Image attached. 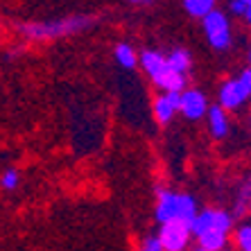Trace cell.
<instances>
[{"label": "cell", "mask_w": 251, "mask_h": 251, "mask_svg": "<svg viewBox=\"0 0 251 251\" xmlns=\"http://www.w3.org/2000/svg\"><path fill=\"white\" fill-rule=\"evenodd\" d=\"M193 251H206V249H201V247H195V249Z\"/></svg>", "instance_id": "23"}, {"label": "cell", "mask_w": 251, "mask_h": 251, "mask_svg": "<svg viewBox=\"0 0 251 251\" xmlns=\"http://www.w3.org/2000/svg\"><path fill=\"white\" fill-rule=\"evenodd\" d=\"M165 59H168V64L172 68L183 73V75H188V70L193 68V57H190V52H188L186 48H175L172 52L165 54Z\"/></svg>", "instance_id": "14"}, {"label": "cell", "mask_w": 251, "mask_h": 251, "mask_svg": "<svg viewBox=\"0 0 251 251\" xmlns=\"http://www.w3.org/2000/svg\"><path fill=\"white\" fill-rule=\"evenodd\" d=\"M138 251H165L163 245H161V238L158 235H145L140 240Z\"/></svg>", "instance_id": "18"}, {"label": "cell", "mask_w": 251, "mask_h": 251, "mask_svg": "<svg viewBox=\"0 0 251 251\" xmlns=\"http://www.w3.org/2000/svg\"><path fill=\"white\" fill-rule=\"evenodd\" d=\"M152 84L156 88H161V91H165V93H181L183 88H186V75L179 73V70H175L172 66L168 64L152 79Z\"/></svg>", "instance_id": "10"}, {"label": "cell", "mask_w": 251, "mask_h": 251, "mask_svg": "<svg viewBox=\"0 0 251 251\" xmlns=\"http://www.w3.org/2000/svg\"><path fill=\"white\" fill-rule=\"evenodd\" d=\"M235 226V215L233 213H228L224 208H204V210H197V215L195 220L190 222V228H193V238H197L199 233H204V231H226L231 233Z\"/></svg>", "instance_id": "4"}, {"label": "cell", "mask_w": 251, "mask_h": 251, "mask_svg": "<svg viewBox=\"0 0 251 251\" xmlns=\"http://www.w3.org/2000/svg\"><path fill=\"white\" fill-rule=\"evenodd\" d=\"M127 2H136V5H140V2H150V0H127Z\"/></svg>", "instance_id": "22"}, {"label": "cell", "mask_w": 251, "mask_h": 251, "mask_svg": "<svg viewBox=\"0 0 251 251\" xmlns=\"http://www.w3.org/2000/svg\"><path fill=\"white\" fill-rule=\"evenodd\" d=\"M249 66H251V46H249Z\"/></svg>", "instance_id": "25"}, {"label": "cell", "mask_w": 251, "mask_h": 251, "mask_svg": "<svg viewBox=\"0 0 251 251\" xmlns=\"http://www.w3.org/2000/svg\"><path fill=\"white\" fill-rule=\"evenodd\" d=\"M21 186V172L16 168H7L2 175H0V188L7 190V193H12L16 188Z\"/></svg>", "instance_id": "17"}, {"label": "cell", "mask_w": 251, "mask_h": 251, "mask_svg": "<svg viewBox=\"0 0 251 251\" xmlns=\"http://www.w3.org/2000/svg\"><path fill=\"white\" fill-rule=\"evenodd\" d=\"M251 98V91L242 84L240 77L235 79H226L217 91V104L224 106L226 111H238L240 106L247 104V100Z\"/></svg>", "instance_id": "6"}, {"label": "cell", "mask_w": 251, "mask_h": 251, "mask_svg": "<svg viewBox=\"0 0 251 251\" xmlns=\"http://www.w3.org/2000/svg\"><path fill=\"white\" fill-rule=\"evenodd\" d=\"M215 5L217 0H183V9L193 18H204L210 9H215Z\"/></svg>", "instance_id": "15"}, {"label": "cell", "mask_w": 251, "mask_h": 251, "mask_svg": "<svg viewBox=\"0 0 251 251\" xmlns=\"http://www.w3.org/2000/svg\"><path fill=\"white\" fill-rule=\"evenodd\" d=\"M197 201L193 195L188 193H175L168 188H161L156 193V206H154V217L158 224L170 222V220H183V222H193L197 215Z\"/></svg>", "instance_id": "2"}, {"label": "cell", "mask_w": 251, "mask_h": 251, "mask_svg": "<svg viewBox=\"0 0 251 251\" xmlns=\"http://www.w3.org/2000/svg\"><path fill=\"white\" fill-rule=\"evenodd\" d=\"M93 25L95 16L75 14V16L54 18V21H34V23L18 25V32L25 41H52V39H61V36L79 34V32L93 27Z\"/></svg>", "instance_id": "1"}, {"label": "cell", "mask_w": 251, "mask_h": 251, "mask_svg": "<svg viewBox=\"0 0 251 251\" xmlns=\"http://www.w3.org/2000/svg\"><path fill=\"white\" fill-rule=\"evenodd\" d=\"M158 238L165 251H186L193 240V228L183 220H170L158 228Z\"/></svg>", "instance_id": "5"}, {"label": "cell", "mask_w": 251, "mask_h": 251, "mask_svg": "<svg viewBox=\"0 0 251 251\" xmlns=\"http://www.w3.org/2000/svg\"><path fill=\"white\" fill-rule=\"evenodd\" d=\"M247 213L251 215V190H249V199H247Z\"/></svg>", "instance_id": "21"}, {"label": "cell", "mask_w": 251, "mask_h": 251, "mask_svg": "<svg viewBox=\"0 0 251 251\" xmlns=\"http://www.w3.org/2000/svg\"><path fill=\"white\" fill-rule=\"evenodd\" d=\"M208 100L199 88H183L179 93V113L188 120H201L208 111Z\"/></svg>", "instance_id": "7"}, {"label": "cell", "mask_w": 251, "mask_h": 251, "mask_svg": "<svg viewBox=\"0 0 251 251\" xmlns=\"http://www.w3.org/2000/svg\"><path fill=\"white\" fill-rule=\"evenodd\" d=\"M113 57H116L118 66L125 70H134L138 66V52L134 50L131 43H118L113 50Z\"/></svg>", "instance_id": "13"}, {"label": "cell", "mask_w": 251, "mask_h": 251, "mask_svg": "<svg viewBox=\"0 0 251 251\" xmlns=\"http://www.w3.org/2000/svg\"><path fill=\"white\" fill-rule=\"evenodd\" d=\"M245 9H247V5L242 0H231V2H228V12L233 14V16H242Z\"/></svg>", "instance_id": "19"}, {"label": "cell", "mask_w": 251, "mask_h": 251, "mask_svg": "<svg viewBox=\"0 0 251 251\" xmlns=\"http://www.w3.org/2000/svg\"><path fill=\"white\" fill-rule=\"evenodd\" d=\"M152 113L158 125H170L179 113V93H161L152 102Z\"/></svg>", "instance_id": "8"}, {"label": "cell", "mask_w": 251, "mask_h": 251, "mask_svg": "<svg viewBox=\"0 0 251 251\" xmlns=\"http://www.w3.org/2000/svg\"><path fill=\"white\" fill-rule=\"evenodd\" d=\"M195 240H197V247H201L206 251H222L228 247V233L226 231H217V228L204 231V233H199Z\"/></svg>", "instance_id": "12"}, {"label": "cell", "mask_w": 251, "mask_h": 251, "mask_svg": "<svg viewBox=\"0 0 251 251\" xmlns=\"http://www.w3.org/2000/svg\"><path fill=\"white\" fill-rule=\"evenodd\" d=\"M206 120H208V131L215 140H224L231 131V120H228V111L220 104L208 106L206 111Z\"/></svg>", "instance_id": "9"}, {"label": "cell", "mask_w": 251, "mask_h": 251, "mask_svg": "<svg viewBox=\"0 0 251 251\" xmlns=\"http://www.w3.org/2000/svg\"><path fill=\"white\" fill-rule=\"evenodd\" d=\"M222 251H231V249H222Z\"/></svg>", "instance_id": "26"}, {"label": "cell", "mask_w": 251, "mask_h": 251, "mask_svg": "<svg viewBox=\"0 0 251 251\" xmlns=\"http://www.w3.org/2000/svg\"><path fill=\"white\" fill-rule=\"evenodd\" d=\"M242 2H245V5H247V7H249V5H251V0H242Z\"/></svg>", "instance_id": "24"}, {"label": "cell", "mask_w": 251, "mask_h": 251, "mask_svg": "<svg viewBox=\"0 0 251 251\" xmlns=\"http://www.w3.org/2000/svg\"><path fill=\"white\" fill-rule=\"evenodd\" d=\"M201 21V27H204V34L208 39L210 48L213 50H228L231 43H233V29H231V21L228 16L222 12V9H210L204 18H199Z\"/></svg>", "instance_id": "3"}, {"label": "cell", "mask_w": 251, "mask_h": 251, "mask_svg": "<svg viewBox=\"0 0 251 251\" xmlns=\"http://www.w3.org/2000/svg\"><path fill=\"white\" fill-rule=\"evenodd\" d=\"M233 242L238 251H251V222L238 224L233 231Z\"/></svg>", "instance_id": "16"}, {"label": "cell", "mask_w": 251, "mask_h": 251, "mask_svg": "<svg viewBox=\"0 0 251 251\" xmlns=\"http://www.w3.org/2000/svg\"><path fill=\"white\" fill-rule=\"evenodd\" d=\"M242 18H245V23H247V25H249V27H251V5H249V7H247V9H245V14H242Z\"/></svg>", "instance_id": "20"}, {"label": "cell", "mask_w": 251, "mask_h": 251, "mask_svg": "<svg viewBox=\"0 0 251 251\" xmlns=\"http://www.w3.org/2000/svg\"><path fill=\"white\" fill-rule=\"evenodd\" d=\"M138 66L143 68V73L150 79H154L168 66V59H165L163 52H158V50H143V52H138Z\"/></svg>", "instance_id": "11"}]
</instances>
